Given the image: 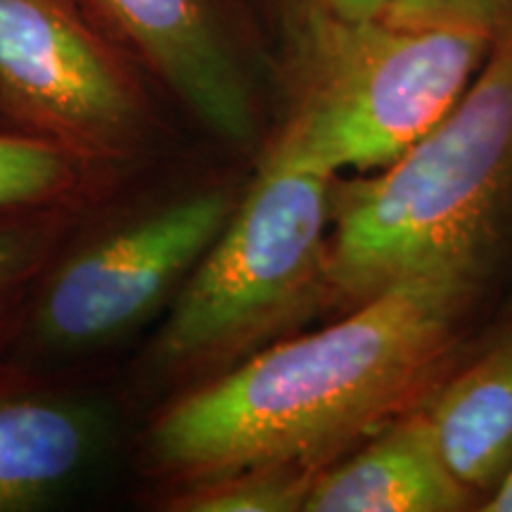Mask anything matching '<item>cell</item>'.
<instances>
[{"label": "cell", "instance_id": "cell-5", "mask_svg": "<svg viewBox=\"0 0 512 512\" xmlns=\"http://www.w3.org/2000/svg\"><path fill=\"white\" fill-rule=\"evenodd\" d=\"M496 31L285 10L283 107L264 145L337 178L382 169L456 105Z\"/></svg>", "mask_w": 512, "mask_h": 512}, {"label": "cell", "instance_id": "cell-4", "mask_svg": "<svg viewBox=\"0 0 512 512\" xmlns=\"http://www.w3.org/2000/svg\"><path fill=\"white\" fill-rule=\"evenodd\" d=\"M166 162L124 176L79 211L34 285L10 358L100 375L171 309L247 183H178Z\"/></svg>", "mask_w": 512, "mask_h": 512}, {"label": "cell", "instance_id": "cell-7", "mask_svg": "<svg viewBox=\"0 0 512 512\" xmlns=\"http://www.w3.org/2000/svg\"><path fill=\"white\" fill-rule=\"evenodd\" d=\"M171 112L235 155H259L268 128L221 0H79Z\"/></svg>", "mask_w": 512, "mask_h": 512}, {"label": "cell", "instance_id": "cell-13", "mask_svg": "<svg viewBox=\"0 0 512 512\" xmlns=\"http://www.w3.org/2000/svg\"><path fill=\"white\" fill-rule=\"evenodd\" d=\"M320 470L302 465H264L230 472L150 501L166 512H299Z\"/></svg>", "mask_w": 512, "mask_h": 512}, {"label": "cell", "instance_id": "cell-8", "mask_svg": "<svg viewBox=\"0 0 512 512\" xmlns=\"http://www.w3.org/2000/svg\"><path fill=\"white\" fill-rule=\"evenodd\" d=\"M136 427L117 382L0 358V512L57 501Z\"/></svg>", "mask_w": 512, "mask_h": 512}, {"label": "cell", "instance_id": "cell-6", "mask_svg": "<svg viewBox=\"0 0 512 512\" xmlns=\"http://www.w3.org/2000/svg\"><path fill=\"white\" fill-rule=\"evenodd\" d=\"M169 112L79 0H0V126L121 178L169 157Z\"/></svg>", "mask_w": 512, "mask_h": 512}, {"label": "cell", "instance_id": "cell-3", "mask_svg": "<svg viewBox=\"0 0 512 512\" xmlns=\"http://www.w3.org/2000/svg\"><path fill=\"white\" fill-rule=\"evenodd\" d=\"M512 207V15L456 105L392 164L335 183L328 304L420 275L477 278Z\"/></svg>", "mask_w": 512, "mask_h": 512}, {"label": "cell", "instance_id": "cell-1", "mask_svg": "<svg viewBox=\"0 0 512 512\" xmlns=\"http://www.w3.org/2000/svg\"><path fill=\"white\" fill-rule=\"evenodd\" d=\"M472 290L467 275L403 280L159 403L128 439L145 501L247 467L323 470L432 380Z\"/></svg>", "mask_w": 512, "mask_h": 512}, {"label": "cell", "instance_id": "cell-10", "mask_svg": "<svg viewBox=\"0 0 512 512\" xmlns=\"http://www.w3.org/2000/svg\"><path fill=\"white\" fill-rule=\"evenodd\" d=\"M441 456L472 496H491L512 470V335L441 384L422 408Z\"/></svg>", "mask_w": 512, "mask_h": 512}, {"label": "cell", "instance_id": "cell-11", "mask_svg": "<svg viewBox=\"0 0 512 512\" xmlns=\"http://www.w3.org/2000/svg\"><path fill=\"white\" fill-rule=\"evenodd\" d=\"M121 178L53 140L0 126V216L81 209Z\"/></svg>", "mask_w": 512, "mask_h": 512}, {"label": "cell", "instance_id": "cell-12", "mask_svg": "<svg viewBox=\"0 0 512 512\" xmlns=\"http://www.w3.org/2000/svg\"><path fill=\"white\" fill-rule=\"evenodd\" d=\"M81 209L0 216V358L10 354L34 285Z\"/></svg>", "mask_w": 512, "mask_h": 512}, {"label": "cell", "instance_id": "cell-2", "mask_svg": "<svg viewBox=\"0 0 512 512\" xmlns=\"http://www.w3.org/2000/svg\"><path fill=\"white\" fill-rule=\"evenodd\" d=\"M335 183L261 147L226 228L117 380L136 422L292 335L328 304Z\"/></svg>", "mask_w": 512, "mask_h": 512}, {"label": "cell", "instance_id": "cell-15", "mask_svg": "<svg viewBox=\"0 0 512 512\" xmlns=\"http://www.w3.org/2000/svg\"><path fill=\"white\" fill-rule=\"evenodd\" d=\"M392 0H287V10H318L347 19L380 17Z\"/></svg>", "mask_w": 512, "mask_h": 512}, {"label": "cell", "instance_id": "cell-16", "mask_svg": "<svg viewBox=\"0 0 512 512\" xmlns=\"http://www.w3.org/2000/svg\"><path fill=\"white\" fill-rule=\"evenodd\" d=\"M484 510L512 512V470H510V475L503 479V484L489 496V505H484Z\"/></svg>", "mask_w": 512, "mask_h": 512}, {"label": "cell", "instance_id": "cell-9", "mask_svg": "<svg viewBox=\"0 0 512 512\" xmlns=\"http://www.w3.org/2000/svg\"><path fill=\"white\" fill-rule=\"evenodd\" d=\"M470 501L420 408L389 420L366 448L325 465L304 512H453Z\"/></svg>", "mask_w": 512, "mask_h": 512}, {"label": "cell", "instance_id": "cell-14", "mask_svg": "<svg viewBox=\"0 0 512 512\" xmlns=\"http://www.w3.org/2000/svg\"><path fill=\"white\" fill-rule=\"evenodd\" d=\"M512 15V0H392L384 17L403 24L475 22L501 27Z\"/></svg>", "mask_w": 512, "mask_h": 512}]
</instances>
